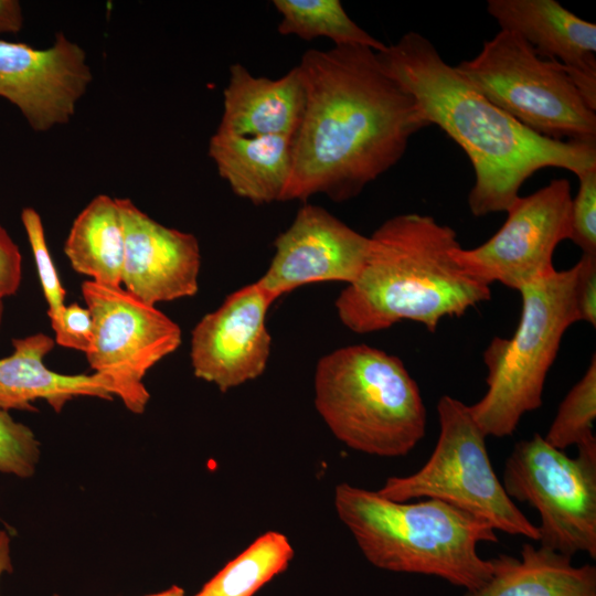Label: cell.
Returning <instances> with one entry per match:
<instances>
[{
	"mask_svg": "<svg viewBox=\"0 0 596 596\" xmlns=\"http://www.w3.org/2000/svg\"><path fill=\"white\" fill-rule=\"evenodd\" d=\"M520 555L491 558L489 581L464 596H596L594 565L574 566L572 557L530 543Z\"/></svg>",
	"mask_w": 596,
	"mask_h": 596,
	"instance_id": "ffe728a7",
	"label": "cell"
},
{
	"mask_svg": "<svg viewBox=\"0 0 596 596\" xmlns=\"http://www.w3.org/2000/svg\"><path fill=\"white\" fill-rule=\"evenodd\" d=\"M22 7L17 0H0V34L18 33L23 26Z\"/></svg>",
	"mask_w": 596,
	"mask_h": 596,
	"instance_id": "4dcf8cb0",
	"label": "cell"
},
{
	"mask_svg": "<svg viewBox=\"0 0 596 596\" xmlns=\"http://www.w3.org/2000/svg\"><path fill=\"white\" fill-rule=\"evenodd\" d=\"M40 459V443L33 432L0 409V472L31 477Z\"/></svg>",
	"mask_w": 596,
	"mask_h": 596,
	"instance_id": "484cf974",
	"label": "cell"
},
{
	"mask_svg": "<svg viewBox=\"0 0 596 596\" xmlns=\"http://www.w3.org/2000/svg\"><path fill=\"white\" fill-rule=\"evenodd\" d=\"M571 184L554 179L547 185L519 196L505 211L507 220L481 245L454 251L465 272L491 285L520 290L551 275L556 246L571 235Z\"/></svg>",
	"mask_w": 596,
	"mask_h": 596,
	"instance_id": "8fae6325",
	"label": "cell"
},
{
	"mask_svg": "<svg viewBox=\"0 0 596 596\" xmlns=\"http://www.w3.org/2000/svg\"><path fill=\"white\" fill-rule=\"evenodd\" d=\"M55 343L86 353L93 340V318L86 307L78 304L65 306L62 318L53 328Z\"/></svg>",
	"mask_w": 596,
	"mask_h": 596,
	"instance_id": "83f0119b",
	"label": "cell"
},
{
	"mask_svg": "<svg viewBox=\"0 0 596 596\" xmlns=\"http://www.w3.org/2000/svg\"><path fill=\"white\" fill-rule=\"evenodd\" d=\"M578 191L572 198L570 240L583 253L596 254V166L577 175Z\"/></svg>",
	"mask_w": 596,
	"mask_h": 596,
	"instance_id": "4316f807",
	"label": "cell"
},
{
	"mask_svg": "<svg viewBox=\"0 0 596 596\" xmlns=\"http://www.w3.org/2000/svg\"><path fill=\"white\" fill-rule=\"evenodd\" d=\"M457 72L497 107L554 140L596 143L594 108L557 62L514 32L500 30Z\"/></svg>",
	"mask_w": 596,
	"mask_h": 596,
	"instance_id": "52a82bcc",
	"label": "cell"
},
{
	"mask_svg": "<svg viewBox=\"0 0 596 596\" xmlns=\"http://www.w3.org/2000/svg\"><path fill=\"white\" fill-rule=\"evenodd\" d=\"M574 298L578 321L596 326V254L582 253L575 264Z\"/></svg>",
	"mask_w": 596,
	"mask_h": 596,
	"instance_id": "f1b7e54d",
	"label": "cell"
},
{
	"mask_svg": "<svg viewBox=\"0 0 596 596\" xmlns=\"http://www.w3.org/2000/svg\"><path fill=\"white\" fill-rule=\"evenodd\" d=\"M275 300L256 280L206 313L191 333L194 375L223 393L262 375L272 347L266 317Z\"/></svg>",
	"mask_w": 596,
	"mask_h": 596,
	"instance_id": "4fadbf2b",
	"label": "cell"
},
{
	"mask_svg": "<svg viewBox=\"0 0 596 596\" xmlns=\"http://www.w3.org/2000/svg\"><path fill=\"white\" fill-rule=\"evenodd\" d=\"M575 266L522 287L511 338L494 337L483 352L487 391L470 412L486 436L512 435L522 416L542 405L544 383L565 331L578 321Z\"/></svg>",
	"mask_w": 596,
	"mask_h": 596,
	"instance_id": "8992f818",
	"label": "cell"
},
{
	"mask_svg": "<svg viewBox=\"0 0 596 596\" xmlns=\"http://www.w3.org/2000/svg\"><path fill=\"white\" fill-rule=\"evenodd\" d=\"M13 566L10 556V536L0 530V577L4 573H12Z\"/></svg>",
	"mask_w": 596,
	"mask_h": 596,
	"instance_id": "1f68e13d",
	"label": "cell"
},
{
	"mask_svg": "<svg viewBox=\"0 0 596 596\" xmlns=\"http://www.w3.org/2000/svg\"><path fill=\"white\" fill-rule=\"evenodd\" d=\"M117 201L125 232L124 289L150 306L194 296L201 267L196 237L155 221L130 199Z\"/></svg>",
	"mask_w": 596,
	"mask_h": 596,
	"instance_id": "9a60e30c",
	"label": "cell"
},
{
	"mask_svg": "<svg viewBox=\"0 0 596 596\" xmlns=\"http://www.w3.org/2000/svg\"><path fill=\"white\" fill-rule=\"evenodd\" d=\"M364 265L334 306L349 330L372 333L411 320L434 333L491 298L490 285L455 262L456 231L418 213L387 219L369 236Z\"/></svg>",
	"mask_w": 596,
	"mask_h": 596,
	"instance_id": "3957f363",
	"label": "cell"
},
{
	"mask_svg": "<svg viewBox=\"0 0 596 596\" xmlns=\"http://www.w3.org/2000/svg\"><path fill=\"white\" fill-rule=\"evenodd\" d=\"M305 106L297 66L277 79L257 77L242 64L230 67L216 131L236 136H295Z\"/></svg>",
	"mask_w": 596,
	"mask_h": 596,
	"instance_id": "ac0fdd59",
	"label": "cell"
},
{
	"mask_svg": "<svg viewBox=\"0 0 596 596\" xmlns=\"http://www.w3.org/2000/svg\"><path fill=\"white\" fill-rule=\"evenodd\" d=\"M281 15L278 32L310 41L328 38L336 46L360 45L376 52L386 45L360 28L339 0H274Z\"/></svg>",
	"mask_w": 596,
	"mask_h": 596,
	"instance_id": "603a6c76",
	"label": "cell"
},
{
	"mask_svg": "<svg viewBox=\"0 0 596 596\" xmlns=\"http://www.w3.org/2000/svg\"><path fill=\"white\" fill-rule=\"evenodd\" d=\"M147 596H185L184 589L179 586H171L170 588L162 590L160 593L147 595Z\"/></svg>",
	"mask_w": 596,
	"mask_h": 596,
	"instance_id": "d6a6232c",
	"label": "cell"
},
{
	"mask_svg": "<svg viewBox=\"0 0 596 596\" xmlns=\"http://www.w3.org/2000/svg\"><path fill=\"white\" fill-rule=\"evenodd\" d=\"M439 436L415 473L390 477L376 492L391 501L437 499L489 522L494 530L539 542L540 533L507 494L486 446V434L469 405L443 395L437 403Z\"/></svg>",
	"mask_w": 596,
	"mask_h": 596,
	"instance_id": "ba28073f",
	"label": "cell"
},
{
	"mask_svg": "<svg viewBox=\"0 0 596 596\" xmlns=\"http://www.w3.org/2000/svg\"><path fill=\"white\" fill-rule=\"evenodd\" d=\"M382 68L466 152L475 171L468 206L476 217L505 212L536 171L554 167L576 177L596 166V143L541 136L492 104L418 32L376 52Z\"/></svg>",
	"mask_w": 596,
	"mask_h": 596,
	"instance_id": "7a4b0ae2",
	"label": "cell"
},
{
	"mask_svg": "<svg viewBox=\"0 0 596 596\" xmlns=\"http://www.w3.org/2000/svg\"><path fill=\"white\" fill-rule=\"evenodd\" d=\"M334 508L374 566L398 573L435 575L472 592L492 575L480 542H497L483 519L437 499L395 502L376 491L342 482Z\"/></svg>",
	"mask_w": 596,
	"mask_h": 596,
	"instance_id": "277c9868",
	"label": "cell"
},
{
	"mask_svg": "<svg viewBox=\"0 0 596 596\" xmlns=\"http://www.w3.org/2000/svg\"><path fill=\"white\" fill-rule=\"evenodd\" d=\"M2 318H3V304H2V300H0V327H1Z\"/></svg>",
	"mask_w": 596,
	"mask_h": 596,
	"instance_id": "836d02e7",
	"label": "cell"
},
{
	"mask_svg": "<svg viewBox=\"0 0 596 596\" xmlns=\"http://www.w3.org/2000/svg\"><path fill=\"white\" fill-rule=\"evenodd\" d=\"M501 30L514 32L542 58L560 63L596 108V24L555 0H488Z\"/></svg>",
	"mask_w": 596,
	"mask_h": 596,
	"instance_id": "2e32d148",
	"label": "cell"
},
{
	"mask_svg": "<svg viewBox=\"0 0 596 596\" xmlns=\"http://www.w3.org/2000/svg\"><path fill=\"white\" fill-rule=\"evenodd\" d=\"M365 236L326 209L305 204L274 241L275 254L257 280L276 300L296 288L359 276L369 251Z\"/></svg>",
	"mask_w": 596,
	"mask_h": 596,
	"instance_id": "5bb4252c",
	"label": "cell"
},
{
	"mask_svg": "<svg viewBox=\"0 0 596 596\" xmlns=\"http://www.w3.org/2000/svg\"><path fill=\"white\" fill-rule=\"evenodd\" d=\"M53 596H61V595H58V594H54Z\"/></svg>",
	"mask_w": 596,
	"mask_h": 596,
	"instance_id": "e575fe53",
	"label": "cell"
},
{
	"mask_svg": "<svg viewBox=\"0 0 596 596\" xmlns=\"http://www.w3.org/2000/svg\"><path fill=\"white\" fill-rule=\"evenodd\" d=\"M294 549L280 532L268 531L230 561L194 596H253L284 572Z\"/></svg>",
	"mask_w": 596,
	"mask_h": 596,
	"instance_id": "7402d4cb",
	"label": "cell"
},
{
	"mask_svg": "<svg viewBox=\"0 0 596 596\" xmlns=\"http://www.w3.org/2000/svg\"><path fill=\"white\" fill-rule=\"evenodd\" d=\"M595 417L596 358L593 354L586 372L560 404L544 439L560 450L596 440L593 433Z\"/></svg>",
	"mask_w": 596,
	"mask_h": 596,
	"instance_id": "cb8c5ba5",
	"label": "cell"
},
{
	"mask_svg": "<svg viewBox=\"0 0 596 596\" xmlns=\"http://www.w3.org/2000/svg\"><path fill=\"white\" fill-rule=\"evenodd\" d=\"M81 290L93 318V340L85 353L88 364L111 382L114 395L127 409L142 414L150 400L142 379L179 348L181 328L121 287L85 280Z\"/></svg>",
	"mask_w": 596,
	"mask_h": 596,
	"instance_id": "30bf717a",
	"label": "cell"
},
{
	"mask_svg": "<svg viewBox=\"0 0 596 596\" xmlns=\"http://www.w3.org/2000/svg\"><path fill=\"white\" fill-rule=\"evenodd\" d=\"M22 280V255L7 230L0 225V300L14 295Z\"/></svg>",
	"mask_w": 596,
	"mask_h": 596,
	"instance_id": "f546056e",
	"label": "cell"
},
{
	"mask_svg": "<svg viewBox=\"0 0 596 596\" xmlns=\"http://www.w3.org/2000/svg\"><path fill=\"white\" fill-rule=\"evenodd\" d=\"M54 344L43 332L12 340V354L0 359V409L33 412L32 403L44 400L60 413L77 396L113 398V384L102 374L68 375L46 368L44 358Z\"/></svg>",
	"mask_w": 596,
	"mask_h": 596,
	"instance_id": "e0dca14e",
	"label": "cell"
},
{
	"mask_svg": "<svg viewBox=\"0 0 596 596\" xmlns=\"http://www.w3.org/2000/svg\"><path fill=\"white\" fill-rule=\"evenodd\" d=\"M577 448L572 458L539 434L520 440L504 461L502 486L512 500L539 512L541 546L595 560L596 440Z\"/></svg>",
	"mask_w": 596,
	"mask_h": 596,
	"instance_id": "9c48e42d",
	"label": "cell"
},
{
	"mask_svg": "<svg viewBox=\"0 0 596 596\" xmlns=\"http://www.w3.org/2000/svg\"><path fill=\"white\" fill-rule=\"evenodd\" d=\"M313 389L319 415L351 449L401 457L425 436L426 407L398 356L366 344L337 349L318 361Z\"/></svg>",
	"mask_w": 596,
	"mask_h": 596,
	"instance_id": "5b68a950",
	"label": "cell"
},
{
	"mask_svg": "<svg viewBox=\"0 0 596 596\" xmlns=\"http://www.w3.org/2000/svg\"><path fill=\"white\" fill-rule=\"evenodd\" d=\"M292 136H236L217 132L209 157L240 198L253 204L283 201L292 167Z\"/></svg>",
	"mask_w": 596,
	"mask_h": 596,
	"instance_id": "d6986e66",
	"label": "cell"
},
{
	"mask_svg": "<svg viewBox=\"0 0 596 596\" xmlns=\"http://www.w3.org/2000/svg\"><path fill=\"white\" fill-rule=\"evenodd\" d=\"M297 67L305 106L283 201L355 198L401 160L413 135L430 126L370 47L308 50Z\"/></svg>",
	"mask_w": 596,
	"mask_h": 596,
	"instance_id": "6da1fadb",
	"label": "cell"
},
{
	"mask_svg": "<svg viewBox=\"0 0 596 596\" xmlns=\"http://www.w3.org/2000/svg\"><path fill=\"white\" fill-rule=\"evenodd\" d=\"M21 222L33 253L36 272L49 307L47 316L53 329L58 324L65 309L66 292L49 251L40 214L33 207H24L21 212Z\"/></svg>",
	"mask_w": 596,
	"mask_h": 596,
	"instance_id": "d4e9b609",
	"label": "cell"
},
{
	"mask_svg": "<svg viewBox=\"0 0 596 596\" xmlns=\"http://www.w3.org/2000/svg\"><path fill=\"white\" fill-rule=\"evenodd\" d=\"M72 268L107 287H121L125 232L117 199L95 196L75 217L64 244Z\"/></svg>",
	"mask_w": 596,
	"mask_h": 596,
	"instance_id": "44dd1931",
	"label": "cell"
},
{
	"mask_svg": "<svg viewBox=\"0 0 596 596\" xmlns=\"http://www.w3.org/2000/svg\"><path fill=\"white\" fill-rule=\"evenodd\" d=\"M92 79L84 49L62 32L46 49L0 39V97L34 131L67 124Z\"/></svg>",
	"mask_w": 596,
	"mask_h": 596,
	"instance_id": "7c38bea8",
	"label": "cell"
}]
</instances>
